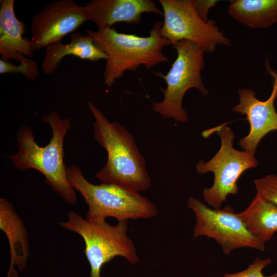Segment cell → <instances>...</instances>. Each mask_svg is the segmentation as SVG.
Returning a JSON list of instances; mask_svg holds the SVG:
<instances>
[{
	"instance_id": "1",
	"label": "cell",
	"mask_w": 277,
	"mask_h": 277,
	"mask_svg": "<svg viewBox=\"0 0 277 277\" xmlns=\"http://www.w3.org/2000/svg\"><path fill=\"white\" fill-rule=\"evenodd\" d=\"M94 117V139L107 152V162L95 177L102 183L140 192L151 186L145 159L133 136L120 123L109 122L94 104L88 102Z\"/></svg>"
},
{
	"instance_id": "2",
	"label": "cell",
	"mask_w": 277,
	"mask_h": 277,
	"mask_svg": "<svg viewBox=\"0 0 277 277\" xmlns=\"http://www.w3.org/2000/svg\"><path fill=\"white\" fill-rule=\"evenodd\" d=\"M42 122L50 127L52 136L48 145L41 146L36 143L32 129L22 126L17 133L18 151L8 157L16 169H29L41 172L45 182L53 191L69 205L77 203L75 190L70 184L64 161V141L71 127L68 118L62 119L55 111L43 115Z\"/></svg>"
},
{
	"instance_id": "3",
	"label": "cell",
	"mask_w": 277,
	"mask_h": 277,
	"mask_svg": "<svg viewBox=\"0 0 277 277\" xmlns=\"http://www.w3.org/2000/svg\"><path fill=\"white\" fill-rule=\"evenodd\" d=\"M162 24V22H155L146 37L120 33L113 28L86 31L108 56L103 72L107 86L114 85L126 71L135 72L141 65L151 69L156 65L168 62L163 49L170 43L160 35Z\"/></svg>"
},
{
	"instance_id": "4",
	"label": "cell",
	"mask_w": 277,
	"mask_h": 277,
	"mask_svg": "<svg viewBox=\"0 0 277 277\" xmlns=\"http://www.w3.org/2000/svg\"><path fill=\"white\" fill-rule=\"evenodd\" d=\"M68 180L78 191L88 207L86 220L114 217L118 221L156 216L155 205L140 192L110 184L95 185L89 182L75 165L67 167Z\"/></svg>"
},
{
	"instance_id": "5",
	"label": "cell",
	"mask_w": 277,
	"mask_h": 277,
	"mask_svg": "<svg viewBox=\"0 0 277 277\" xmlns=\"http://www.w3.org/2000/svg\"><path fill=\"white\" fill-rule=\"evenodd\" d=\"M128 220L112 225L106 220L87 221L77 213H68V220L58 224L81 236L84 253L90 266V277H101L104 264L116 256L124 258L131 264L139 262L135 246L128 235Z\"/></svg>"
},
{
	"instance_id": "6",
	"label": "cell",
	"mask_w": 277,
	"mask_h": 277,
	"mask_svg": "<svg viewBox=\"0 0 277 277\" xmlns=\"http://www.w3.org/2000/svg\"><path fill=\"white\" fill-rule=\"evenodd\" d=\"M172 45L177 56L169 70L165 75L160 72H154L164 80L166 87L160 88L164 98L160 102H153L152 108L162 118L186 123L188 115L182 106V101L187 91L194 88L203 95L209 93L201 76L205 65V52L196 44L187 40Z\"/></svg>"
},
{
	"instance_id": "7",
	"label": "cell",
	"mask_w": 277,
	"mask_h": 277,
	"mask_svg": "<svg viewBox=\"0 0 277 277\" xmlns=\"http://www.w3.org/2000/svg\"><path fill=\"white\" fill-rule=\"evenodd\" d=\"M224 123L203 132L204 137L216 133L221 140V146L214 156L209 161L200 160L196 165V171L199 174L212 172L214 176L211 187L203 191L204 201L213 208H220L229 194L238 192V181L244 172L256 167L258 161L254 154L244 150L239 151L233 147L234 134Z\"/></svg>"
},
{
	"instance_id": "8",
	"label": "cell",
	"mask_w": 277,
	"mask_h": 277,
	"mask_svg": "<svg viewBox=\"0 0 277 277\" xmlns=\"http://www.w3.org/2000/svg\"><path fill=\"white\" fill-rule=\"evenodd\" d=\"M164 22L160 35L170 45L187 40L198 45L205 52L212 53L218 46H230L229 39L213 19L203 21L197 14L194 0H159Z\"/></svg>"
},
{
	"instance_id": "9",
	"label": "cell",
	"mask_w": 277,
	"mask_h": 277,
	"mask_svg": "<svg viewBox=\"0 0 277 277\" xmlns=\"http://www.w3.org/2000/svg\"><path fill=\"white\" fill-rule=\"evenodd\" d=\"M187 207L195 216L194 238L206 236L214 239L225 254L243 247L264 250L265 242L251 232L230 205L223 209L211 208L190 196Z\"/></svg>"
},
{
	"instance_id": "10",
	"label": "cell",
	"mask_w": 277,
	"mask_h": 277,
	"mask_svg": "<svg viewBox=\"0 0 277 277\" xmlns=\"http://www.w3.org/2000/svg\"><path fill=\"white\" fill-rule=\"evenodd\" d=\"M88 21L86 9L73 0H58L48 4L31 21L33 52L62 39Z\"/></svg>"
},
{
	"instance_id": "11",
	"label": "cell",
	"mask_w": 277,
	"mask_h": 277,
	"mask_svg": "<svg viewBox=\"0 0 277 277\" xmlns=\"http://www.w3.org/2000/svg\"><path fill=\"white\" fill-rule=\"evenodd\" d=\"M266 69L271 76L272 91L269 98L262 101L255 97V93L249 88L238 90L239 103L232 108L234 112L246 116L250 124L249 133L239 141L244 150L255 153L260 141L268 133L277 130V112L274 102L277 97V71L271 68L267 61Z\"/></svg>"
},
{
	"instance_id": "12",
	"label": "cell",
	"mask_w": 277,
	"mask_h": 277,
	"mask_svg": "<svg viewBox=\"0 0 277 277\" xmlns=\"http://www.w3.org/2000/svg\"><path fill=\"white\" fill-rule=\"evenodd\" d=\"M85 7L88 21L93 22L99 30L118 23L138 24L144 13L163 15L152 0H92Z\"/></svg>"
},
{
	"instance_id": "13",
	"label": "cell",
	"mask_w": 277,
	"mask_h": 277,
	"mask_svg": "<svg viewBox=\"0 0 277 277\" xmlns=\"http://www.w3.org/2000/svg\"><path fill=\"white\" fill-rule=\"evenodd\" d=\"M0 228L6 234L10 247V263L7 277H18L15 267L21 271L26 267L30 253L29 235L13 205L4 197L0 199Z\"/></svg>"
},
{
	"instance_id": "14",
	"label": "cell",
	"mask_w": 277,
	"mask_h": 277,
	"mask_svg": "<svg viewBox=\"0 0 277 277\" xmlns=\"http://www.w3.org/2000/svg\"><path fill=\"white\" fill-rule=\"evenodd\" d=\"M0 54L2 60L19 62L21 55L32 58L30 38L24 37L25 25L17 19L14 0L0 1Z\"/></svg>"
},
{
	"instance_id": "15",
	"label": "cell",
	"mask_w": 277,
	"mask_h": 277,
	"mask_svg": "<svg viewBox=\"0 0 277 277\" xmlns=\"http://www.w3.org/2000/svg\"><path fill=\"white\" fill-rule=\"evenodd\" d=\"M69 55L91 62L108 58L106 53L95 44L89 35L73 33L69 43L64 44L61 41L46 47V54L42 64L44 73H53L63 58Z\"/></svg>"
},
{
	"instance_id": "16",
	"label": "cell",
	"mask_w": 277,
	"mask_h": 277,
	"mask_svg": "<svg viewBox=\"0 0 277 277\" xmlns=\"http://www.w3.org/2000/svg\"><path fill=\"white\" fill-rule=\"evenodd\" d=\"M229 15L251 28H265L277 22V0H232Z\"/></svg>"
},
{
	"instance_id": "17",
	"label": "cell",
	"mask_w": 277,
	"mask_h": 277,
	"mask_svg": "<svg viewBox=\"0 0 277 277\" xmlns=\"http://www.w3.org/2000/svg\"><path fill=\"white\" fill-rule=\"evenodd\" d=\"M238 214L251 232L265 243L277 231V206L257 193L247 208Z\"/></svg>"
},
{
	"instance_id": "18",
	"label": "cell",
	"mask_w": 277,
	"mask_h": 277,
	"mask_svg": "<svg viewBox=\"0 0 277 277\" xmlns=\"http://www.w3.org/2000/svg\"><path fill=\"white\" fill-rule=\"evenodd\" d=\"M20 64L15 65L9 61L0 60V73H16L23 74L29 80H34L38 77L37 63L32 58L21 55Z\"/></svg>"
},
{
	"instance_id": "19",
	"label": "cell",
	"mask_w": 277,
	"mask_h": 277,
	"mask_svg": "<svg viewBox=\"0 0 277 277\" xmlns=\"http://www.w3.org/2000/svg\"><path fill=\"white\" fill-rule=\"evenodd\" d=\"M258 194L265 201L277 206V176L268 175L254 181Z\"/></svg>"
},
{
	"instance_id": "20",
	"label": "cell",
	"mask_w": 277,
	"mask_h": 277,
	"mask_svg": "<svg viewBox=\"0 0 277 277\" xmlns=\"http://www.w3.org/2000/svg\"><path fill=\"white\" fill-rule=\"evenodd\" d=\"M272 263L270 258L265 259L256 258L245 270L233 273H226L224 277H277V272L269 275H265L264 269Z\"/></svg>"
},
{
	"instance_id": "21",
	"label": "cell",
	"mask_w": 277,
	"mask_h": 277,
	"mask_svg": "<svg viewBox=\"0 0 277 277\" xmlns=\"http://www.w3.org/2000/svg\"><path fill=\"white\" fill-rule=\"evenodd\" d=\"M215 0H194L195 8L200 17L204 22H207L210 9L214 7L217 3Z\"/></svg>"
}]
</instances>
